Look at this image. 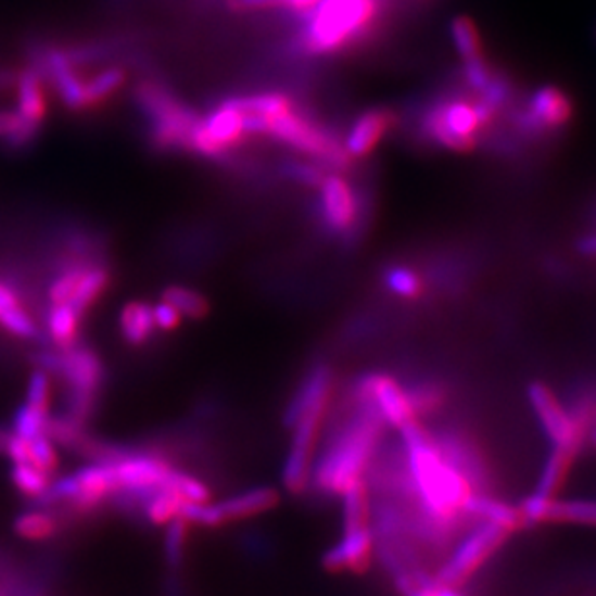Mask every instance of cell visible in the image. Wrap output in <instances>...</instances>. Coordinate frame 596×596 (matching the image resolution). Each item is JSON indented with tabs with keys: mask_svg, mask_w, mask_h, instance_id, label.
I'll list each match as a JSON object with an SVG mask.
<instances>
[{
	"mask_svg": "<svg viewBox=\"0 0 596 596\" xmlns=\"http://www.w3.org/2000/svg\"><path fill=\"white\" fill-rule=\"evenodd\" d=\"M326 415H328V407H318L304 413L301 419L294 420L291 424L293 440L289 445V454L283 467V486L294 496L304 494L310 486L314 454L320 440L321 424Z\"/></svg>",
	"mask_w": 596,
	"mask_h": 596,
	"instance_id": "cell-10",
	"label": "cell"
},
{
	"mask_svg": "<svg viewBox=\"0 0 596 596\" xmlns=\"http://www.w3.org/2000/svg\"><path fill=\"white\" fill-rule=\"evenodd\" d=\"M169 486L177 490L178 494L187 504H207L212 502V492L205 486V482L200 481L194 474L188 472L175 471L170 479Z\"/></svg>",
	"mask_w": 596,
	"mask_h": 596,
	"instance_id": "cell-40",
	"label": "cell"
},
{
	"mask_svg": "<svg viewBox=\"0 0 596 596\" xmlns=\"http://www.w3.org/2000/svg\"><path fill=\"white\" fill-rule=\"evenodd\" d=\"M283 9L291 10L296 16H306L312 9H316L321 0H283Z\"/></svg>",
	"mask_w": 596,
	"mask_h": 596,
	"instance_id": "cell-45",
	"label": "cell"
},
{
	"mask_svg": "<svg viewBox=\"0 0 596 596\" xmlns=\"http://www.w3.org/2000/svg\"><path fill=\"white\" fill-rule=\"evenodd\" d=\"M227 9L239 14L246 12H262V10L283 9V0H225Z\"/></svg>",
	"mask_w": 596,
	"mask_h": 596,
	"instance_id": "cell-44",
	"label": "cell"
},
{
	"mask_svg": "<svg viewBox=\"0 0 596 596\" xmlns=\"http://www.w3.org/2000/svg\"><path fill=\"white\" fill-rule=\"evenodd\" d=\"M393 579L403 596H465L461 591H457L459 587L440 583L434 575H428L420 568L403 571L400 575H393Z\"/></svg>",
	"mask_w": 596,
	"mask_h": 596,
	"instance_id": "cell-29",
	"label": "cell"
},
{
	"mask_svg": "<svg viewBox=\"0 0 596 596\" xmlns=\"http://www.w3.org/2000/svg\"><path fill=\"white\" fill-rule=\"evenodd\" d=\"M382 279L385 289L401 299H419L424 291V283L413 267L400 266V264L388 266L383 269Z\"/></svg>",
	"mask_w": 596,
	"mask_h": 596,
	"instance_id": "cell-34",
	"label": "cell"
},
{
	"mask_svg": "<svg viewBox=\"0 0 596 596\" xmlns=\"http://www.w3.org/2000/svg\"><path fill=\"white\" fill-rule=\"evenodd\" d=\"M10 430L0 428V455L7 454V447H9Z\"/></svg>",
	"mask_w": 596,
	"mask_h": 596,
	"instance_id": "cell-48",
	"label": "cell"
},
{
	"mask_svg": "<svg viewBox=\"0 0 596 596\" xmlns=\"http://www.w3.org/2000/svg\"><path fill=\"white\" fill-rule=\"evenodd\" d=\"M61 529H63L61 516L51 511L49 506H41V504H37V508L20 513L18 519L14 521V531L27 543H47L61 533Z\"/></svg>",
	"mask_w": 596,
	"mask_h": 596,
	"instance_id": "cell-22",
	"label": "cell"
},
{
	"mask_svg": "<svg viewBox=\"0 0 596 596\" xmlns=\"http://www.w3.org/2000/svg\"><path fill=\"white\" fill-rule=\"evenodd\" d=\"M283 173L287 177L293 178L299 185L304 187L318 188L321 185L324 177L328 175V170L312 163H303V161H289L283 165Z\"/></svg>",
	"mask_w": 596,
	"mask_h": 596,
	"instance_id": "cell-41",
	"label": "cell"
},
{
	"mask_svg": "<svg viewBox=\"0 0 596 596\" xmlns=\"http://www.w3.org/2000/svg\"><path fill=\"white\" fill-rule=\"evenodd\" d=\"M575 457H578L575 452L563 449V447H554L553 445V452L546 455V459H544L543 469L538 474L534 492L548 496V498H556L560 494L568 474H570L571 465L575 461Z\"/></svg>",
	"mask_w": 596,
	"mask_h": 596,
	"instance_id": "cell-24",
	"label": "cell"
},
{
	"mask_svg": "<svg viewBox=\"0 0 596 596\" xmlns=\"http://www.w3.org/2000/svg\"><path fill=\"white\" fill-rule=\"evenodd\" d=\"M320 219L335 237H355L360 223V200L347 178L328 170L320 187Z\"/></svg>",
	"mask_w": 596,
	"mask_h": 596,
	"instance_id": "cell-13",
	"label": "cell"
},
{
	"mask_svg": "<svg viewBox=\"0 0 596 596\" xmlns=\"http://www.w3.org/2000/svg\"><path fill=\"white\" fill-rule=\"evenodd\" d=\"M187 502L173 486H163L143 498L138 511L153 527L169 525L175 517L180 516V509Z\"/></svg>",
	"mask_w": 596,
	"mask_h": 596,
	"instance_id": "cell-26",
	"label": "cell"
},
{
	"mask_svg": "<svg viewBox=\"0 0 596 596\" xmlns=\"http://www.w3.org/2000/svg\"><path fill=\"white\" fill-rule=\"evenodd\" d=\"M508 529L490 523V521H477V527L465 534L461 543L455 544L449 558L440 566L434 578L440 583L461 587L465 581L481 570L482 566L498 553L502 544L508 541Z\"/></svg>",
	"mask_w": 596,
	"mask_h": 596,
	"instance_id": "cell-8",
	"label": "cell"
},
{
	"mask_svg": "<svg viewBox=\"0 0 596 596\" xmlns=\"http://www.w3.org/2000/svg\"><path fill=\"white\" fill-rule=\"evenodd\" d=\"M573 118V101L566 91L556 86L534 89L527 99L525 107L516 113V126L527 138H543L558 132Z\"/></svg>",
	"mask_w": 596,
	"mask_h": 596,
	"instance_id": "cell-11",
	"label": "cell"
},
{
	"mask_svg": "<svg viewBox=\"0 0 596 596\" xmlns=\"http://www.w3.org/2000/svg\"><path fill=\"white\" fill-rule=\"evenodd\" d=\"M136 105L150 125V140L161 152H188L194 126L200 116L187 107L167 86L160 81L142 80L134 89Z\"/></svg>",
	"mask_w": 596,
	"mask_h": 596,
	"instance_id": "cell-4",
	"label": "cell"
},
{
	"mask_svg": "<svg viewBox=\"0 0 596 596\" xmlns=\"http://www.w3.org/2000/svg\"><path fill=\"white\" fill-rule=\"evenodd\" d=\"M81 316L71 304H51L47 312V335L56 348H68L80 339Z\"/></svg>",
	"mask_w": 596,
	"mask_h": 596,
	"instance_id": "cell-25",
	"label": "cell"
},
{
	"mask_svg": "<svg viewBox=\"0 0 596 596\" xmlns=\"http://www.w3.org/2000/svg\"><path fill=\"white\" fill-rule=\"evenodd\" d=\"M10 481L22 498L31 499L36 504H43L53 484V479L49 474L27 464H12Z\"/></svg>",
	"mask_w": 596,
	"mask_h": 596,
	"instance_id": "cell-30",
	"label": "cell"
},
{
	"mask_svg": "<svg viewBox=\"0 0 596 596\" xmlns=\"http://www.w3.org/2000/svg\"><path fill=\"white\" fill-rule=\"evenodd\" d=\"M234 105L241 109L242 115L274 116L294 107L293 99L286 93L277 91H267V93H256V96H242V98H232Z\"/></svg>",
	"mask_w": 596,
	"mask_h": 596,
	"instance_id": "cell-32",
	"label": "cell"
},
{
	"mask_svg": "<svg viewBox=\"0 0 596 596\" xmlns=\"http://www.w3.org/2000/svg\"><path fill=\"white\" fill-rule=\"evenodd\" d=\"M51 375L43 370V368H37L29 376L26 388V405L34 407V409L41 410L45 415H51Z\"/></svg>",
	"mask_w": 596,
	"mask_h": 596,
	"instance_id": "cell-38",
	"label": "cell"
},
{
	"mask_svg": "<svg viewBox=\"0 0 596 596\" xmlns=\"http://www.w3.org/2000/svg\"><path fill=\"white\" fill-rule=\"evenodd\" d=\"M382 0H321L304 16L296 51L308 56L339 53L372 34Z\"/></svg>",
	"mask_w": 596,
	"mask_h": 596,
	"instance_id": "cell-2",
	"label": "cell"
},
{
	"mask_svg": "<svg viewBox=\"0 0 596 596\" xmlns=\"http://www.w3.org/2000/svg\"><path fill=\"white\" fill-rule=\"evenodd\" d=\"M492 74H494V71H492V66L486 63L484 56L464 63L465 84H467V88L472 89L474 93H479V91L489 84Z\"/></svg>",
	"mask_w": 596,
	"mask_h": 596,
	"instance_id": "cell-42",
	"label": "cell"
},
{
	"mask_svg": "<svg viewBox=\"0 0 596 596\" xmlns=\"http://www.w3.org/2000/svg\"><path fill=\"white\" fill-rule=\"evenodd\" d=\"M279 492L269 486L242 490L231 498L223 502H207V504H185L180 509L182 519H187L192 527L204 529H219L229 525L232 521H244L250 517L262 516L279 504Z\"/></svg>",
	"mask_w": 596,
	"mask_h": 596,
	"instance_id": "cell-9",
	"label": "cell"
},
{
	"mask_svg": "<svg viewBox=\"0 0 596 596\" xmlns=\"http://www.w3.org/2000/svg\"><path fill=\"white\" fill-rule=\"evenodd\" d=\"M109 286H111V271L107 266L86 264L80 281L72 294L71 303L66 304H71L72 308L84 318L93 308V304L107 293Z\"/></svg>",
	"mask_w": 596,
	"mask_h": 596,
	"instance_id": "cell-23",
	"label": "cell"
},
{
	"mask_svg": "<svg viewBox=\"0 0 596 596\" xmlns=\"http://www.w3.org/2000/svg\"><path fill=\"white\" fill-rule=\"evenodd\" d=\"M588 438H591V442L596 445V427L591 430V434H588Z\"/></svg>",
	"mask_w": 596,
	"mask_h": 596,
	"instance_id": "cell-49",
	"label": "cell"
},
{
	"mask_svg": "<svg viewBox=\"0 0 596 596\" xmlns=\"http://www.w3.org/2000/svg\"><path fill=\"white\" fill-rule=\"evenodd\" d=\"M464 513L472 521L496 523L508 529L509 533L523 529L519 509L516 506H509L504 499L494 498L490 492H472L469 499L465 502Z\"/></svg>",
	"mask_w": 596,
	"mask_h": 596,
	"instance_id": "cell-19",
	"label": "cell"
},
{
	"mask_svg": "<svg viewBox=\"0 0 596 596\" xmlns=\"http://www.w3.org/2000/svg\"><path fill=\"white\" fill-rule=\"evenodd\" d=\"M20 115L16 111H0V140L18 125Z\"/></svg>",
	"mask_w": 596,
	"mask_h": 596,
	"instance_id": "cell-46",
	"label": "cell"
},
{
	"mask_svg": "<svg viewBox=\"0 0 596 596\" xmlns=\"http://www.w3.org/2000/svg\"><path fill=\"white\" fill-rule=\"evenodd\" d=\"M546 523L596 527V499H550Z\"/></svg>",
	"mask_w": 596,
	"mask_h": 596,
	"instance_id": "cell-28",
	"label": "cell"
},
{
	"mask_svg": "<svg viewBox=\"0 0 596 596\" xmlns=\"http://www.w3.org/2000/svg\"><path fill=\"white\" fill-rule=\"evenodd\" d=\"M527 397L550 444L579 454L587 434L575 424L570 410L561 405L553 390L546 383L533 382L527 390Z\"/></svg>",
	"mask_w": 596,
	"mask_h": 596,
	"instance_id": "cell-12",
	"label": "cell"
},
{
	"mask_svg": "<svg viewBox=\"0 0 596 596\" xmlns=\"http://www.w3.org/2000/svg\"><path fill=\"white\" fill-rule=\"evenodd\" d=\"M126 84V71L123 66H109L84 80V99H86V111L98 109L107 103L109 99L118 93Z\"/></svg>",
	"mask_w": 596,
	"mask_h": 596,
	"instance_id": "cell-27",
	"label": "cell"
},
{
	"mask_svg": "<svg viewBox=\"0 0 596 596\" xmlns=\"http://www.w3.org/2000/svg\"><path fill=\"white\" fill-rule=\"evenodd\" d=\"M116 482L109 461H93L56 479L41 506H59L72 513H91L115 498Z\"/></svg>",
	"mask_w": 596,
	"mask_h": 596,
	"instance_id": "cell-7",
	"label": "cell"
},
{
	"mask_svg": "<svg viewBox=\"0 0 596 596\" xmlns=\"http://www.w3.org/2000/svg\"><path fill=\"white\" fill-rule=\"evenodd\" d=\"M0 326L20 339H41L36 320L20 301L18 293L4 281H0Z\"/></svg>",
	"mask_w": 596,
	"mask_h": 596,
	"instance_id": "cell-20",
	"label": "cell"
},
{
	"mask_svg": "<svg viewBox=\"0 0 596 596\" xmlns=\"http://www.w3.org/2000/svg\"><path fill=\"white\" fill-rule=\"evenodd\" d=\"M376 558V536L372 525L345 531L338 543L324 554L321 563L331 573H365Z\"/></svg>",
	"mask_w": 596,
	"mask_h": 596,
	"instance_id": "cell-14",
	"label": "cell"
},
{
	"mask_svg": "<svg viewBox=\"0 0 596 596\" xmlns=\"http://www.w3.org/2000/svg\"><path fill=\"white\" fill-rule=\"evenodd\" d=\"M16 99L18 113L24 121L31 125L43 126L49 113V98H47V81L36 68H27L16 76Z\"/></svg>",
	"mask_w": 596,
	"mask_h": 596,
	"instance_id": "cell-17",
	"label": "cell"
},
{
	"mask_svg": "<svg viewBox=\"0 0 596 596\" xmlns=\"http://www.w3.org/2000/svg\"><path fill=\"white\" fill-rule=\"evenodd\" d=\"M167 527V533H165V558L173 570H177L182 566L185 561V554H187L188 544V531H190V523L182 517H175Z\"/></svg>",
	"mask_w": 596,
	"mask_h": 596,
	"instance_id": "cell-36",
	"label": "cell"
},
{
	"mask_svg": "<svg viewBox=\"0 0 596 596\" xmlns=\"http://www.w3.org/2000/svg\"><path fill=\"white\" fill-rule=\"evenodd\" d=\"M405 392H407L410 409H413L417 419L436 413L444 405L445 397H447L444 385L436 382V380H422V382L415 383L410 388H405Z\"/></svg>",
	"mask_w": 596,
	"mask_h": 596,
	"instance_id": "cell-31",
	"label": "cell"
},
{
	"mask_svg": "<svg viewBox=\"0 0 596 596\" xmlns=\"http://www.w3.org/2000/svg\"><path fill=\"white\" fill-rule=\"evenodd\" d=\"M204 126L207 134L212 136V140L217 145H221L227 153H231L232 148L241 143L242 138L246 136L244 115L241 109L234 105L232 98L221 101L210 115L205 116Z\"/></svg>",
	"mask_w": 596,
	"mask_h": 596,
	"instance_id": "cell-18",
	"label": "cell"
},
{
	"mask_svg": "<svg viewBox=\"0 0 596 596\" xmlns=\"http://www.w3.org/2000/svg\"><path fill=\"white\" fill-rule=\"evenodd\" d=\"M395 125L397 116L392 109H370L353 123L343 145L353 160H363L375 152L378 143L382 142Z\"/></svg>",
	"mask_w": 596,
	"mask_h": 596,
	"instance_id": "cell-15",
	"label": "cell"
},
{
	"mask_svg": "<svg viewBox=\"0 0 596 596\" xmlns=\"http://www.w3.org/2000/svg\"><path fill=\"white\" fill-rule=\"evenodd\" d=\"M419 128L428 142L449 152L469 153L477 148V134L484 125L471 99L442 98L422 113Z\"/></svg>",
	"mask_w": 596,
	"mask_h": 596,
	"instance_id": "cell-6",
	"label": "cell"
},
{
	"mask_svg": "<svg viewBox=\"0 0 596 596\" xmlns=\"http://www.w3.org/2000/svg\"><path fill=\"white\" fill-rule=\"evenodd\" d=\"M511 98H513L511 80L508 76H504V74L496 71L492 74L489 84L479 91V99H482L484 103H489L490 107L494 109L496 113L504 107H508Z\"/></svg>",
	"mask_w": 596,
	"mask_h": 596,
	"instance_id": "cell-39",
	"label": "cell"
},
{
	"mask_svg": "<svg viewBox=\"0 0 596 596\" xmlns=\"http://www.w3.org/2000/svg\"><path fill=\"white\" fill-rule=\"evenodd\" d=\"M331 392H333V372L330 366H312L310 372L304 376L303 382L287 407V427H291L294 420L301 419L308 410L330 407Z\"/></svg>",
	"mask_w": 596,
	"mask_h": 596,
	"instance_id": "cell-16",
	"label": "cell"
},
{
	"mask_svg": "<svg viewBox=\"0 0 596 596\" xmlns=\"http://www.w3.org/2000/svg\"><path fill=\"white\" fill-rule=\"evenodd\" d=\"M118 330L128 345L142 347L152 341L157 326L153 320V306L142 301L125 304L118 316Z\"/></svg>",
	"mask_w": 596,
	"mask_h": 596,
	"instance_id": "cell-21",
	"label": "cell"
},
{
	"mask_svg": "<svg viewBox=\"0 0 596 596\" xmlns=\"http://www.w3.org/2000/svg\"><path fill=\"white\" fill-rule=\"evenodd\" d=\"M161 299L165 303L173 304L182 316L190 320H204L210 314V303L204 294L198 293L194 289L188 287L170 286L163 291Z\"/></svg>",
	"mask_w": 596,
	"mask_h": 596,
	"instance_id": "cell-33",
	"label": "cell"
},
{
	"mask_svg": "<svg viewBox=\"0 0 596 596\" xmlns=\"http://www.w3.org/2000/svg\"><path fill=\"white\" fill-rule=\"evenodd\" d=\"M262 136H269L277 142L293 148L294 152L321 161L338 173H343L353 165V157L339 138L328 132L324 126L316 125L308 116L294 111V107L264 118Z\"/></svg>",
	"mask_w": 596,
	"mask_h": 596,
	"instance_id": "cell-5",
	"label": "cell"
},
{
	"mask_svg": "<svg viewBox=\"0 0 596 596\" xmlns=\"http://www.w3.org/2000/svg\"><path fill=\"white\" fill-rule=\"evenodd\" d=\"M578 249L585 256H595L596 258V234H587L578 242Z\"/></svg>",
	"mask_w": 596,
	"mask_h": 596,
	"instance_id": "cell-47",
	"label": "cell"
},
{
	"mask_svg": "<svg viewBox=\"0 0 596 596\" xmlns=\"http://www.w3.org/2000/svg\"><path fill=\"white\" fill-rule=\"evenodd\" d=\"M86 267V262H74L71 266L63 267L59 271V276L54 277L53 283L49 287V304H66L71 303L74 289L80 281L81 271Z\"/></svg>",
	"mask_w": 596,
	"mask_h": 596,
	"instance_id": "cell-37",
	"label": "cell"
},
{
	"mask_svg": "<svg viewBox=\"0 0 596 596\" xmlns=\"http://www.w3.org/2000/svg\"><path fill=\"white\" fill-rule=\"evenodd\" d=\"M452 41H454L455 51L461 56V61H474L481 59L482 41L479 27L474 26V22L467 16H459L452 22Z\"/></svg>",
	"mask_w": 596,
	"mask_h": 596,
	"instance_id": "cell-35",
	"label": "cell"
},
{
	"mask_svg": "<svg viewBox=\"0 0 596 596\" xmlns=\"http://www.w3.org/2000/svg\"><path fill=\"white\" fill-rule=\"evenodd\" d=\"M153 320L160 330L175 331L182 321V314L173 304L163 301L157 306H153Z\"/></svg>",
	"mask_w": 596,
	"mask_h": 596,
	"instance_id": "cell-43",
	"label": "cell"
},
{
	"mask_svg": "<svg viewBox=\"0 0 596 596\" xmlns=\"http://www.w3.org/2000/svg\"><path fill=\"white\" fill-rule=\"evenodd\" d=\"M383 428L385 422L372 407L355 403V415L338 428L312 465V486L338 498L353 482L365 479L380 449Z\"/></svg>",
	"mask_w": 596,
	"mask_h": 596,
	"instance_id": "cell-1",
	"label": "cell"
},
{
	"mask_svg": "<svg viewBox=\"0 0 596 596\" xmlns=\"http://www.w3.org/2000/svg\"><path fill=\"white\" fill-rule=\"evenodd\" d=\"M37 368L51 376H61L68 388L66 417L86 427L98 405V393L105 378V368L93 348L80 343L68 348L41 351L34 355Z\"/></svg>",
	"mask_w": 596,
	"mask_h": 596,
	"instance_id": "cell-3",
	"label": "cell"
}]
</instances>
